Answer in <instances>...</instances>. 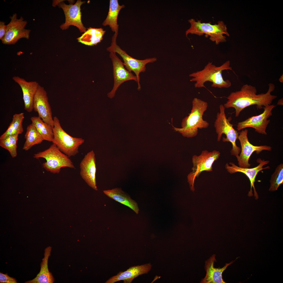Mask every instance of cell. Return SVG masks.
I'll use <instances>...</instances> for the list:
<instances>
[{"label":"cell","instance_id":"16","mask_svg":"<svg viewBox=\"0 0 283 283\" xmlns=\"http://www.w3.org/2000/svg\"><path fill=\"white\" fill-rule=\"evenodd\" d=\"M257 162L259 163V165L256 167L253 168H242L236 165L233 162H230L229 166L228 163H226L225 166V168L227 172L231 174L235 173L237 172H240L243 173L248 177L250 183L251 189L249 192L248 195L249 197L253 196L252 188H253L254 193V197L256 200L258 198V195L255 190L254 183L255 181V178L258 173L260 171L265 169L270 168L269 166L265 167L263 166L267 164L269 162V161L262 160L260 158L258 159Z\"/></svg>","mask_w":283,"mask_h":283},{"label":"cell","instance_id":"28","mask_svg":"<svg viewBox=\"0 0 283 283\" xmlns=\"http://www.w3.org/2000/svg\"><path fill=\"white\" fill-rule=\"evenodd\" d=\"M18 135H10L0 140V146L7 150L12 158H14L17 155V143Z\"/></svg>","mask_w":283,"mask_h":283},{"label":"cell","instance_id":"26","mask_svg":"<svg viewBox=\"0 0 283 283\" xmlns=\"http://www.w3.org/2000/svg\"><path fill=\"white\" fill-rule=\"evenodd\" d=\"M25 139L23 149L28 151L33 146L41 144L43 140L41 136L33 124L28 125L25 135Z\"/></svg>","mask_w":283,"mask_h":283},{"label":"cell","instance_id":"24","mask_svg":"<svg viewBox=\"0 0 283 283\" xmlns=\"http://www.w3.org/2000/svg\"><path fill=\"white\" fill-rule=\"evenodd\" d=\"M106 31L102 28L89 27L80 37L77 39L78 42L86 45L92 46L101 42Z\"/></svg>","mask_w":283,"mask_h":283},{"label":"cell","instance_id":"29","mask_svg":"<svg viewBox=\"0 0 283 283\" xmlns=\"http://www.w3.org/2000/svg\"><path fill=\"white\" fill-rule=\"evenodd\" d=\"M269 191L274 192L277 190L279 187L283 184V164L278 165L271 175Z\"/></svg>","mask_w":283,"mask_h":283},{"label":"cell","instance_id":"22","mask_svg":"<svg viewBox=\"0 0 283 283\" xmlns=\"http://www.w3.org/2000/svg\"><path fill=\"white\" fill-rule=\"evenodd\" d=\"M104 193L109 198L131 208L137 214L139 209L137 203L127 195L121 188H115L103 191Z\"/></svg>","mask_w":283,"mask_h":283},{"label":"cell","instance_id":"23","mask_svg":"<svg viewBox=\"0 0 283 283\" xmlns=\"http://www.w3.org/2000/svg\"><path fill=\"white\" fill-rule=\"evenodd\" d=\"M125 7L123 4L120 5L118 0H110L108 14L102 25L104 26H109L115 34H118V17L120 10Z\"/></svg>","mask_w":283,"mask_h":283},{"label":"cell","instance_id":"9","mask_svg":"<svg viewBox=\"0 0 283 283\" xmlns=\"http://www.w3.org/2000/svg\"><path fill=\"white\" fill-rule=\"evenodd\" d=\"M220 154L219 151L214 150L209 152L205 150L202 151L199 155L193 156L192 158L193 165L192 168V171L187 176L188 182L191 191H194L195 180L202 172L213 171V165L219 158Z\"/></svg>","mask_w":283,"mask_h":283},{"label":"cell","instance_id":"5","mask_svg":"<svg viewBox=\"0 0 283 283\" xmlns=\"http://www.w3.org/2000/svg\"><path fill=\"white\" fill-rule=\"evenodd\" d=\"M33 157L37 159L42 158L46 159V161L42 164L43 167L53 174L59 173L61 168L63 167L75 168L69 157L53 143L47 149L35 154Z\"/></svg>","mask_w":283,"mask_h":283},{"label":"cell","instance_id":"33","mask_svg":"<svg viewBox=\"0 0 283 283\" xmlns=\"http://www.w3.org/2000/svg\"><path fill=\"white\" fill-rule=\"evenodd\" d=\"M282 99L280 100L277 103V104L279 105H282L283 103H282V101H283V100H282Z\"/></svg>","mask_w":283,"mask_h":283},{"label":"cell","instance_id":"8","mask_svg":"<svg viewBox=\"0 0 283 283\" xmlns=\"http://www.w3.org/2000/svg\"><path fill=\"white\" fill-rule=\"evenodd\" d=\"M118 35V34H114L112 37L111 45L107 48L106 50L110 53L114 52L117 53L121 57L123 60V63L125 68L129 72L133 71L135 73L138 80V89L140 90L141 85L140 83V74L145 71V66L147 64L155 62L157 59L154 57L142 60L137 59L131 57L117 44L116 39Z\"/></svg>","mask_w":283,"mask_h":283},{"label":"cell","instance_id":"7","mask_svg":"<svg viewBox=\"0 0 283 283\" xmlns=\"http://www.w3.org/2000/svg\"><path fill=\"white\" fill-rule=\"evenodd\" d=\"M224 105L221 104L219 106L220 112L217 113L216 119L214 123V126L217 134V141H220L222 135L225 134L226 138L224 137L222 141L224 142H229L232 145L230 153L232 155L237 157L241 151L240 148L236 144V141L238 139L239 133L233 127V125L230 123V119H227L226 116Z\"/></svg>","mask_w":283,"mask_h":283},{"label":"cell","instance_id":"2","mask_svg":"<svg viewBox=\"0 0 283 283\" xmlns=\"http://www.w3.org/2000/svg\"><path fill=\"white\" fill-rule=\"evenodd\" d=\"M192 107L191 112L188 116L183 119L181 128H177L173 126L176 132L181 133L184 137L192 138L196 136L198 129L207 128L209 124L203 118L204 112L206 110L208 104L207 102L197 98H194L192 102Z\"/></svg>","mask_w":283,"mask_h":283},{"label":"cell","instance_id":"17","mask_svg":"<svg viewBox=\"0 0 283 283\" xmlns=\"http://www.w3.org/2000/svg\"><path fill=\"white\" fill-rule=\"evenodd\" d=\"M80 175L87 184L97 191L96 182V168L95 154L93 150L87 153L80 164Z\"/></svg>","mask_w":283,"mask_h":283},{"label":"cell","instance_id":"14","mask_svg":"<svg viewBox=\"0 0 283 283\" xmlns=\"http://www.w3.org/2000/svg\"><path fill=\"white\" fill-rule=\"evenodd\" d=\"M114 52H110L109 57L113 65V72L114 83L113 89L108 94L109 97L112 98L115 95L116 90L123 83L130 80H134L138 83L137 77L125 67L123 62Z\"/></svg>","mask_w":283,"mask_h":283},{"label":"cell","instance_id":"13","mask_svg":"<svg viewBox=\"0 0 283 283\" xmlns=\"http://www.w3.org/2000/svg\"><path fill=\"white\" fill-rule=\"evenodd\" d=\"M276 106L274 105H268L263 107V112L258 115L248 118L246 120L238 122L237 125V131L247 128L251 127L260 134H267L266 129L270 120L268 119L272 115V111Z\"/></svg>","mask_w":283,"mask_h":283},{"label":"cell","instance_id":"11","mask_svg":"<svg viewBox=\"0 0 283 283\" xmlns=\"http://www.w3.org/2000/svg\"><path fill=\"white\" fill-rule=\"evenodd\" d=\"M9 18L10 21L7 25L6 34L1 40L2 43L5 45H14L21 38L29 39L31 30L25 28L27 21L24 20L21 16L17 19L16 13L13 14Z\"/></svg>","mask_w":283,"mask_h":283},{"label":"cell","instance_id":"10","mask_svg":"<svg viewBox=\"0 0 283 283\" xmlns=\"http://www.w3.org/2000/svg\"><path fill=\"white\" fill-rule=\"evenodd\" d=\"M62 0H53L52 5L56 6L62 8L64 12L66 18L65 23L61 24L60 28L63 30L68 29L72 25L77 27L81 32H84L86 28L84 27L81 21V13L80 7L85 1L78 0L74 4L70 3L69 5L66 4Z\"/></svg>","mask_w":283,"mask_h":283},{"label":"cell","instance_id":"32","mask_svg":"<svg viewBox=\"0 0 283 283\" xmlns=\"http://www.w3.org/2000/svg\"><path fill=\"white\" fill-rule=\"evenodd\" d=\"M283 74H282V75H281L280 76V78L279 79V81L280 82H281V83H283Z\"/></svg>","mask_w":283,"mask_h":283},{"label":"cell","instance_id":"12","mask_svg":"<svg viewBox=\"0 0 283 283\" xmlns=\"http://www.w3.org/2000/svg\"><path fill=\"white\" fill-rule=\"evenodd\" d=\"M248 130H242L239 132L238 139L241 146V153L236 158L238 161V166L242 168H249L251 165L249 163L251 155L254 151L258 154L265 150L271 151L272 148L266 145L254 146L249 142L247 137Z\"/></svg>","mask_w":283,"mask_h":283},{"label":"cell","instance_id":"1","mask_svg":"<svg viewBox=\"0 0 283 283\" xmlns=\"http://www.w3.org/2000/svg\"><path fill=\"white\" fill-rule=\"evenodd\" d=\"M268 91L265 93L257 94L255 86L246 84L239 90L231 92L227 97V101L224 105L225 108H234L235 116L238 117L241 112L246 107L255 105L258 109L271 104L277 97L271 94L275 86L272 83L268 84Z\"/></svg>","mask_w":283,"mask_h":283},{"label":"cell","instance_id":"20","mask_svg":"<svg viewBox=\"0 0 283 283\" xmlns=\"http://www.w3.org/2000/svg\"><path fill=\"white\" fill-rule=\"evenodd\" d=\"M215 256V255L214 254L205 261V269L206 271V274L204 278L202 279L201 283H225L222 279V273L227 267L233 263L234 261H232L229 263H226L222 268H215L214 265L215 262L216 261Z\"/></svg>","mask_w":283,"mask_h":283},{"label":"cell","instance_id":"15","mask_svg":"<svg viewBox=\"0 0 283 283\" xmlns=\"http://www.w3.org/2000/svg\"><path fill=\"white\" fill-rule=\"evenodd\" d=\"M33 107V110L37 113L38 116L53 127V119L47 93L44 88L40 85L34 96Z\"/></svg>","mask_w":283,"mask_h":283},{"label":"cell","instance_id":"4","mask_svg":"<svg viewBox=\"0 0 283 283\" xmlns=\"http://www.w3.org/2000/svg\"><path fill=\"white\" fill-rule=\"evenodd\" d=\"M188 22L190 24L191 26L186 31L187 37L189 34L199 36L205 34L206 37L209 36V39L215 42L216 45H217L221 42L226 41V37L224 35V34L230 36L227 31L226 26L222 21H219L217 24L213 25L211 24V22L202 23L201 20L196 21L193 19L189 20Z\"/></svg>","mask_w":283,"mask_h":283},{"label":"cell","instance_id":"21","mask_svg":"<svg viewBox=\"0 0 283 283\" xmlns=\"http://www.w3.org/2000/svg\"><path fill=\"white\" fill-rule=\"evenodd\" d=\"M52 247H47L45 250L44 257L41 264V269L39 273L33 279L26 281V283H53L54 278L52 273L49 271L48 262V258L51 255Z\"/></svg>","mask_w":283,"mask_h":283},{"label":"cell","instance_id":"18","mask_svg":"<svg viewBox=\"0 0 283 283\" xmlns=\"http://www.w3.org/2000/svg\"><path fill=\"white\" fill-rule=\"evenodd\" d=\"M12 79L22 90L24 110L28 112H31L33 110L34 98L39 85V83L35 81H27L18 76H14Z\"/></svg>","mask_w":283,"mask_h":283},{"label":"cell","instance_id":"31","mask_svg":"<svg viewBox=\"0 0 283 283\" xmlns=\"http://www.w3.org/2000/svg\"><path fill=\"white\" fill-rule=\"evenodd\" d=\"M7 29V25L5 22L0 21V39L1 40L4 37L6 34Z\"/></svg>","mask_w":283,"mask_h":283},{"label":"cell","instance_id":"27","mask_svg":"<svg viewBox=\"0 0 283 283\" xmlns=\"http://www.w3.org/2000/svg\"><path fill=\"white\" fill-rule=\"evenodd\" d=\"M30 120L43 140L52 142L53 138V127L44 122L39 116L32 117Z\"/></svg>","mask_w":283,"mask_h":283},{"label":"cell","instance_id":"6","mask_svg":"<svg viewBox=\"0 0 283 283\" xmlns=\"http://www.w3.org/2000/svg\"><path fill=\"white\" fill-rule=\"evenodd\" d=\"M53 119V143L69 157L75 156L79 153V148L84 143V140L70 135L62 128L56 116H55Z\"/></svg>","mask_w":283,"mask_h":283},{"label":"cell","instance_id":"30","mask_svg":"<svg viewBox=\"0 0 283 283\" xmlns=\"http://www.w3.org/2000/svg\"><path fill=\"white\" fill-rule=\"evenodd\" d=\"M0 283H17V280L15 278L9 276L7 273L4 274L0 273Z\"/></svg>","mask_w":283,"mask_h":283},{"label":"cell","instance_id":"25","mask_svg":"<svg viewBox=\"0 0 283 283\" xmlns=\"http://www.w3.org/2000/svg\"><path fill=\"white\" fill-rule=\"evenodd\" d=\"M24 118V113L15 114L13 115L12 120L6 131L0 137V140L3 139L11 135H19L23 132V123Z\"/></svg>","mask_w":283,"mask_h":283},{"label":"cell","instance_id":"19","mask_svg":"<svg viewBox=\"0 0 283 283\" xmlns=\"http://www.w3.org/2000/svg\"><path fill=\"white\" fill-rule=\"evenodd\" d=\"M151 267L150 263L131 266L126 271L119 272L116 275L110 278L105 283H114L121 280H123L124 283H131L134 279L139 275L148 273Z\"/></svg>","mask_w":283,"mask_h":283},{"label":"cell","instance_id":"3","mask_svg":"<svg viewBox=\"0 0 283 283\" xmlns=\"http://www.w3.org/2000/svg\"><path fill=\"white\" fill-rule=\"evenodd\" d=\"M228 70L232 71L229 60L220 66H216L209 62L202 70L189 75V77H192L190 81L195 82L194 85L195 88L205 87V83L209 81L212 83L213 87L228 88L231 86V83L228 80H224L222 73V71Z\"/></svg>","mask_w":283,"mask_h":283}]
</instances>
